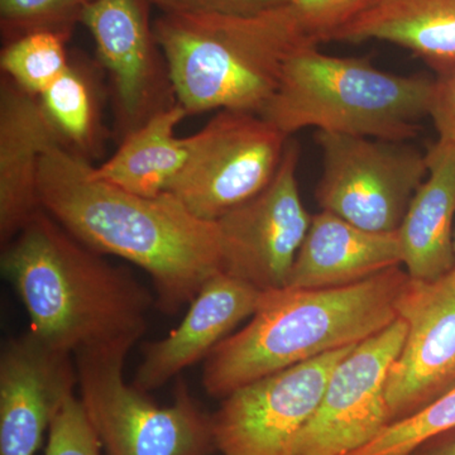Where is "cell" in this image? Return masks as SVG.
Here are the masks:
<instances>
[{
	"instance_id": "cell-1",
	"label": "cell",
	"mask_w": 455,
	"mask_h": 455,
	"mask_svg": "<svg viewBox=\"0 0 455 455\" xmlns=\"http://www.w3.org/2000/svg\"><path fill=\"white\" fill-rule=\"evenodd\" d=\"M88 158L64 145L42 157L41 208L86 247L145 269L156 304L172 314L223 272L217 223L169 193L149 197L95 179Z\"/></svg>"
},
{
	"instance_id": "cell-2",
	"label": "cell",
	"mask_w": 455,
	"mask_h": 455,
	"mask_svg": "<svg viewBox=\"0 0 455 455\" xmlns=\"http://www.w3.org/2000/svg\"><path fill=\"white\" fill-rule=\"evenodd\" d=\"M0 267L42 343L75 355L133 347L145 333L154 296L42 209L7 244Z\"/></svg>"
},
{
	"instance_id": "cell-3",
	"label": "cell",
	"mask_w": 455,
	"mask_h": 455,
	"mask_svg": "<svg viewBox=\"0 0 455 455\" xmlns=\"http://www.w3.org/2000/svg\"><path fill=\"white\" fill-rule=\"evenodd\" d=\"M409 278L398 266L348 286L263 292L250 323L205 359L204 388L226 398L269 374L357 346L396 322Z\"/></svg>"
},
{
	"instance_id": "cell-4",
	"label": "cell",
	"mask_w": 455,
	"mask_h": 455,
	"mask_svg": "<svg viewBox=\"0 0 455 455\" xmlns=\"http://www.w3.org/2000/svg\"><path fill=\"white\" fill-rule=\"evenodd\" d=\"M154 35L175 100L188 116L211 110L260 116L289 57L319 44L290 3L254 14L163 13Z\"/></svg>"
},
{
	"instance_id": "cell-5",
	"label": "cell",
	"mask_w": 455,
	"mask_h": 455,
	"mask_svg": "<svg viewBox=\"0 0 455 455\" xmlns=\"http://www.w3.org/2000/svg\"><path fill=\"white\" fill-rule=\"evenodd\" d=\"M434 79L386 73L362 57L328 55L307 44L284 64L260 116L287 139L316 132L406 142L429 113Z\"/></svg>"
},
{
	"instance_id": "cell-6",
	"label": "cell",
	"mask_w": 455,
	"mask_h": 455,
	"mask_svg": "<svg viewBox=\"0 0 455 455\" xmlns=\"http://www.w3.org/2000/svg\"><path fill=\"white\" fill-rule=\"evenodd\" d=\"M132 347L75 355L80 401L108 455H208L215 447L208 418L184 385L160 407L123 377Z\"/></svg>"
},
{
	"instance_id": "cell-7",
	"label": "cell",
	"mask_w": 455,
	"mask_h": 455,
	"mask_svg": "<svg viewBox=\"0 0 455 455\" xmlns=\"http://www.w3.org/2000/svg\"><path fill=\"white\" fill-rule=\"evenodd\" d=\"M289 140L259 114L220 110L185 137L187 161L167 193L200 220H218L267 187Z\"/></svg>"
},
{
	"instance_id": "cell-8",
	"label": "cell",
	"mask_w": 455,
	"mask_h": 455,
	"mask_svg": "<svg viewBox=\"0 0 455 455\" xmlns=\"http://www.w3.org/2000/svg\"><path fill=\"white\" fill-rule=\"evenodd\" d=\"M317 205L362 229L397 232L427 176V154L406 142L316 132Z\"/></svg>"
},
{
	"instance_id": "cell-9",
	"label": "cell",
	"mask_w": 455,
	"mask_h": 455,
	"mask_svg": "<svg viewBox=\"0 0 455 455\" xmlns=\"http://www.w3.org/2000/svg\"><path fill=\"white\" fill-rule=\"evenodd\" d=\"M299 147L287 143L283 163L267 187L215 220L224 274L260 292L276 291L290 274L313 215L299 190Z\"/></svg>"
},
{
	"instance_id": "cell-10",
	"label": "cell",
	"mask_w": 455,
	"mask_h": 455,
	"mask_svg": "<svg viewBox=\"0 0 455 455\" xmlns=\"http://www.w3.org/2000/svg\"><path fill=\"white\" fill-rule=\"evenodd\" d=\"M355 347L269 374L223 398L212 418L215 448L224 455H290L334 368Z\"/></svg>"
},
{
	"instance_id": "cell-11",
	"label": "cell",
	"mask_w": 455,
	"mask_h": 455,
	"mask_svg": "<svg viewBox=\"0 0 455 455\" xmlns=\"http://www.w3.org/2000/svg\"><path fill=\"white\" fill-rule=\"evenodd\" d=\"M406 333V323L398 317L341 359L290 455H348L390 425L386 383Z\"/></svg>"
},
{
	"instance_id": "cell-12",
	"label": "cell",
	"mask_w": 455,
	"mask_h": 455,
	"mask_svg": "<svg viewBox=\"0 0 455 455\" xmlns=\"http://www.w3.org/2000/svg\"><path fill=\"white\" fill-rule=\"evenodd\" d=\"M147 0H86L80 20L112 83L119 140L176 103L166 62L147 18Z\"/></svg>"
},
{
	"instance_id": "cell-13",
	"label": "cell",
	"mask_w": 455,
	"mask_h": 455,
	"mask_svg": "<svg viewBox=\"0 0 455 455\" xmlns=\"http://www.w3.org/2000/svg\"><path fill=\"white\" fill-rule=\"evenodd\" d=\"M397 310L407 333L386 383L390 424L455 387V267L433 281L410 277Z\"/></svg>"
},
{
	"instance_id": "cell-14",
	"label": "cell",
	"mask_w": 455,
	"mask_h": 455,
	"mask_svg": "<svg viewBox=\"0 0 455 455\" xmlns=\"http://www.w3.org/2000/svg\"><path fill=\"white\" fill-rule=\"evenodd\" d=\"M76 383L68 353L31 331L7 341L0 355V455H36Z\"/></svg>"
},
{
	"instance_id": "cell-15",
	"label": "cell",
	"mask_w": 455,
	"mask_h": 455,
	"mask_svg": "<svg viewBox=\"0 0 455 455\" xmlns=\"http://www.w3.org/2000/svg\"><path fill=\"white\" fill-rule=\"evenodd\" d=\"M262 293L220 272L208 281L175 331L147 344L132 385L140 392L157 390L196 362L208 358L233 329L256 313Z\"/></svg>"
},
{
	"instance_id": "cell-16",
	"label": "cell",
	"mask_w": 455,
	"mask_h": 455,
	"mask_svg": "<svg viewBox=\"0 0 455 455\" xmlns=\"http://www.w3.org/2000/svg\"><path fill=\"white\" fill-rule=\"evenodd\" d=\"M64 145L40 98L8 77L0 83V241L11 242L42 211L44 154ZM65 146V145H64Z\"/></svg>"
},
{
	"instance_id": "cell-17",
	"label": "cell",
	"mask_w": 455,
	"mask_h": 455,
	"mask_svg": "<svg viewBox=\"0 0 455 455\" xmlns=\"http://www.w3.org/2000/svg\"><path fill=\"white\" fill-rule=\"evenodd\" d=\"M401 265L403 252L397 232H370L322 211L311 218L287 287L348 286Z\"/></svg>"
},
{
	"instance_id": "cell-18",
	"label": "cell",
	"mask_w": 455,
	"mask_h": 455,
	"mask_svg": "<svg viewBox=\"0 0 455 455\" xmlns=\"http://www.w3.org/2000/svg\"><path fill=\"white\" fill-rule=\"evenodd\" d=\"M427 176L398 228L403 265L412 280L433 281L455 267V145L427 149Z\"/></svg>"
},
{
	"instance_id": "cell-19",
	"label": "cell",
	"mask_w": 455,
	"mask_h": 455,
	"mask_svg": "<svg viewBox=\"0 0 455 455\" xmlns=\"http://www.w3.org/2000/svg\"><path fill=\"white\" fill-rule=\"evenodd\" d=\"M383 41L427 62L436 74L455 66V0H367L328 42Z\"/></svg>"
},
{
	"instance_id": "cell-20",
	"label": "cell",
	"mask_w": 455,
	"mask_h": 455,
	"mask_svg": "<svg viewBox=\"0 0 455 455\" xmlns=\"http://www.w3.org/2000/svg\"><path fill=\"white\" fill-rule=\"evenodd\" d=\"M187 116L178 101L156 113L124 137L106 163L92 166V176L137 196L167 193L187 161V142L176 136V128Z\"/></svg>"
},
{
	"instance_id": "cell-21",
	"label": "cell",
	"mask_w": 455,
	"mask_h": 455,
	"mask_svg": "<svg viewBox=\"0 0 455 455\" xmlns=\"http://www.w3.org/2000/svg\"><path fill=\"white\" fill-rule=\"evenodd\" d=\"M38 98L68 148L85 158L97 155L103 131L98 92L88 68L71 61L68 70Z\"/></svg>"
},
{
	"instance_id": "cell-22",
	"label": "cell",
	"mask_w": 455,
	"mask_h": 455,
	"mask_svg": "<svg viewBox=\"0 0 455 455\" xmlns=\"http://www.w3.org/2000/svg\"><path fill=\"white\" fill-rule=\"evenodd\" d=\"M66 38L62 33L37 31L9 42L0 56L3 76L40 97L71 64Z\"/></svg>"
},
{
	"instance_id": "cell-23",
	"label": "cell",
	"mask_w": 455,
	"mask_h": 455,
	"mask_svg": "<svg viewBox=\"0 0 455 455\" xmlns=\"http://www.w3.org/2000/svg\"><path fill=\"white\" fill-rule=\"evenodd\" d=\"M455 429V387L420 411L395 421L348 455H410L427 440Z\"/></svg>"
},
{
	"instance_id": "cell-24",
	"label": "cell",
	"mask_w": 455,
	"mask_h": 455,
	"mask_svg": "<svg viewBox=\"0 0 455 455\" xmlns=\"http://www.w3.org/2000/svg\"><path fill=\"white\" fill-rule=\"evenodd\" d=\"M86 0H0L2 28L13 40L37 31H68L82 17ZM12 40V41H13Z\"/></svg>"
},
{
	"instance_id": "cell-25",
	"label": "cell",
	"mask_w": 455,
	"mask_h": 455,
	"mask_svg": "<svg viewBox=\"0 0 455 455\" xmlns=\"http://www.w3.org/2000/svg\"><path fill=\"white\" fill-rule=\"evenodd\" d=\"M101 448L82 401L73 395L51 423L46 455H100Z\"/></svg>"
},
{
	"instance_id": "cell-26",
	"label": "cell",
	"mask_w": 455,
	"mask_h": 455,
	"mask_svg": "<svg viewBox=\"0 0 455 455\" xmlns=\"http://www.w3.org/2000/svg\"><path fill=\"white\" fill-rule=\"evenodd\" d=\"M367 0H290L302 25L317 44L350 20Z\"/></svg>"
},
{
	"instance_id": "cell-27",
	"label": "cell",
	"mask_w": 455,
	"mask_h": 455,
	"mask_svg": "<svg viewBox=\"0 0 455 455\" xmlns=\"http://www.w3.org/2000/svg\"><path fill=\"white\" fill-rule=\"evenodd\" d=\"M163 13L254 14L289 4L290 0H147Z\"/></svg>"
},
{
	"instance_id": "cell-28",
	"label": "cell",
	"mask_w": 455,
	"mask_h": 455,
	"mask_svg": "<svg viewBox=\"0 0 455 455\" xmlns=\"http://www.w3.org/2000/svg\"><path fill=\"white\" fill-rule=\"evenodd\" d=\"M427 116L438 132V140L455 145V66L434 79Z\"/></svg>"
},
{
	"instance_id": "cell-29",
	"label": "cell",
	"mask_w": 455,
	"mask_h": 455,
	"mask_svg": "<svg viewBox=\"0 0 455 455\" xmlns=\"http://www.w3.org/2000/svg\"><path fill=\"white\" fill-rule=\"evenodd\" d=\"M410 455H455V429L427 440Z\"/></svg>"
},
{
	"instance_id": "cell-30",
	"label": "cell",
	"mask_w": 455,
	"mask_h": 455,
	"mask_svg": "<svg viewBox=\"0 0 455 455\" xmlns=\"http://www.w3.org/2000/svg\"><path fill=\"white\" fill-rule=\"evenodd\" d=\"M454 250H455V235H454Z\"/></svg>"
}]
</instances>
